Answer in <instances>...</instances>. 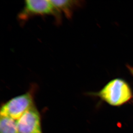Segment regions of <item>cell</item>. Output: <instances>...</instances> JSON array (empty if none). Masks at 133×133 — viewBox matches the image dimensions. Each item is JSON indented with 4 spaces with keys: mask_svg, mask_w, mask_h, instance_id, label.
<instances>
[{
    "mask_svg": "<svg viewBox=\"0 0 133 133\" xmlns=\"http://www.w3.org/2000/svg\"><path fill=\"white\" fill-rule=\"evenodd\" d=\"M108 104L118 107L125 104L132 97V91L127 82L121 78L113 79L99 91L93 94Z\"/></svg>",
    "mask_w": 133,
    "mask_h": 133,
    "instance_id": "1",
    "label": "cell"
},
{
    "mask_svg": "<svg viewBox=\"0 0 133 133\" xmlns=\"http://www.w3.org/2000/svg\"><path fill=\"white\" fill-rule=\"evenodd\" d=\"M54 16L57 24L61 23L62 15L57 11L51 1L26 0L24 1V6L18 15V19L22 24L34 16Z\"/></svg>",
    "mask_w": 133,
    "mask_h": 133,
    "instance_id": "2",
    "label": "cell"
},
{
    "mask_svg": "<svg viewBox=\"0 0 133 133\" xmlns=\"http://www.w3.org/2000/svg\"><path fill=\"white\" fill-rule=\"evenodd\" d=\"M35 84H31L28 91L12 98L4 103L1 109V116H7L17 121L30 108L35 106L34 94Z\"/></svg>",
    "mask_w": 133,
    "mask_h": 133,
    "instance_id": "3",
    "label": "cell"
},
{
    "mask_svg": "<svg viewBox=\"0 0 133 133\" xmlns=\"http://www.w3.org/2000/svg\"><path fill=\"white\" fill-rule=\"evenodd\" d=\"M16 123L19 133H42L40 115L35 106L27 111Z\"/></svg>",
    "mask_w": 133,
    "mask_h": 133,
    "instance_id": "4",
    "label": "cell"
},
{
    "mask_svg": "<svg viewBox=\"0 0 133 133\" xmlns=\"http://www.w3.org/2000/svg\"><path fill=\"white\" fill-rule=\"evenodd\" d=\"M51 2L61 15L64 14L69 19H71L74 12L83 5V1L77 0H52Z\"/></svg>",
    "mask_w": 133,
    "mask_h": 133,
    "instance_id": "5",
    "label": "cell"
},
{
    "mask_svg": "<svg viewBox=\"0 0 133 133\" xmlns=\"http://www.w3.org/2000/svg\"><path fill=\"white\" fill-rule=\"evenodd\" d=\"M0 133H19L16 121L10 117L1 116Z\"/></svg>",
    "mask_w": 133,
    "mask_h": 133,
    "instance_id": "6",
    "label": "cell"
},
{
    "mask_svg": "<svg viewBox=\"0 0 133 133\" xmlns=\"http://www.w3.org/2000/svg\"><path fill=\"white\" fill-rule=\"evenodd\" d=\"M127 67L130 73H131V75L133 77V67L129 65H127Z\"/></svg>",
    "mask_w": 133,
    "mask_h": 133,
    "instance_id": "7",
    "label": "cell"
}]
</instances>
